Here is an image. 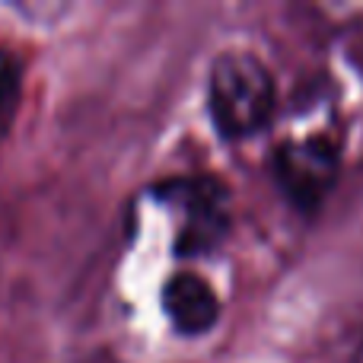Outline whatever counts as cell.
Returning <instances> with one entry per match:
<instances>
[{
    "instance_id": "3",
    "label": "cell",
    "mask_w": 363,
    "mask_h": 363,
    "mask_svg": "<svg viewBox=\"0 0 363 363\" xmlns=\"http://www.w3.org/2000/svg\"><path fill=\"white\" fill-rule=\"evenodd\" d=\"M166 201L182 211L176 249L179 255H207L230 233V191L217 179H176L160 188Z\"/></svg>"
},
{
    "instance_id": "2",
    "label": "cell",
    "mask_w": 363,
    "mask_h": 363,
    "mask_svg": "<svg viewBox=\"0 0 363 363\" xmlns=\"http://www.w3.org/2000/svg\"><path fill=\"white\" fill-rule=\"evenodd\" d=\"M341 144L335 134L313 131L287 138L271 153V176L287 204L300 213H315L335 191L341 176Z\"/></svg>"
},
{
    "instance_id": "4",
    "label": "cell",
    "mask_w": 363,
    "mask_h": 363,
    "mask_svg": "<svg viewBox=\"0 0 363 363\" xmlns=\"http://www.w3.org/2000/svg\"><path fill=\"white\" fill-rule=\"evenodd\" d=\"M163 313L182 335H207L220 319V300L201 274L182 271L163 287Z\"/></svg>"
},
{
    "instance_id": "6",
    "label": "cell",
    "mask_w": 363,
    "mask_h": 363,
    "mask_svg": "<svg viewBox=\"0 0 363 363\" xmlns=\"http://www.w3.org/2000/svg\"><path fill=\"white\" fill-rule=\"evenodd\" d=\"M360 363H363V354H360Z\"/></svg>"
},
{
    "instance_id": "5",
    "label": "cell",
    "mask_w": 363,
    "mask_h": 363,
    "mask_svg": "<svg viewBox=\"0 0 363 363\" xmlns=\"http://www.w3.org/2000/svg\"><path fill=\"white\" fill-rule=\"evenodd\" d=\"M19 99H23V80H19V67L4 48H0V138L10 131L13 118L19 112Z\"/></svg>"
},
{
    "instance_id": "1",
    "label": "cell",
    "mask_w": 363,
    "mask_h": 363,
    "mask_svg": "<svg viewBox=\"0 0 363 363\" xmlns=\"http://www.w3.org/2000/svg\"><path fill=\"white\" fill-rule=\"evenodd\" d=\"M277 108L271 67L252 51H223L207 77V112L223 140H245L264 131Z\"/></svg>"
}]
</instances>
